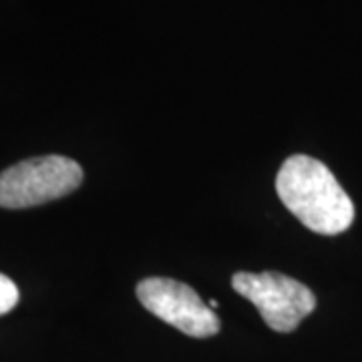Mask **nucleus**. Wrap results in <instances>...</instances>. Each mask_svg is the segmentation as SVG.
I'll list each match as a JSON object with an SVG mask.
<instances>
[{
  "label": "nucleus",
  "mask_w": 362,
  "mask_h": 362,
  "mask_svg": "<svg viewBox=\"0 0 362 362\" xmlns=\"http://www.w3.org/2000/svg\"><path fill=\"white\" fill-rule=\"evenodd\" d=\"M232 286L258 308L264 322L276 332H294L316 308V296L308 286L278 272H238Z\"/></svg>",
  "instance_id": "nucleus-3"
},
{
  "label": "nucleus",
  "mask_w": 362,
  "mask_h": 362,
  "mask_svg": "<svg viewBox=\"0 0 362 362\" xmlns=\"http://www.w3.org/2000/svg\"><path fill=\"white\" fill-rule=\"evenodd\" d=\"M83 183V169L63 156L21 161L0 173V207L23 209L65 197Z\"/></svg>",
  "instance_id": "nucleus-2"
},
{
  "label": "nucleus",
  "mask_w": 362,
  "mask_h": 362,
  "mask_svg": "<svg viewBox=\"0 0 362 362\" xmlns=\"http://www.w3.org/2000/svg\"><path fill=\"white\" fill-rule=\"evenodd\" d=\"M137 298L147 312L194 338H207L220 332V318L192 286L169 280L147 278L137 284Z\"/></svg>",
  "instance_id": "nucleus-4"
},
{
  "label": "nucleus",
  "mask_w": 362,
  "mask_h": 362,
  "mask_svg": "<svg viewBox=\"0 0 362 362\" xmlns=\"http://www.w3.org/2000/svg\"><path fill=\"white\" fill-rule=\"evenodd\" d=\"M276 192L298 220L322 235L346 232L354 204L334 173L310 156H292L276 175Z\"/></svg>",
  "instance_id": "nucleus-1"
},
{
  "label": "nucleus",
  "mask_w": 362,
  "mask_h": 362,
  "mask_svg": "<svg viewBox=\"0 0 362 362\" xmlns=\"http://www.w3.org/2000/svg\"><path fill=\"white\" fill-rule=\"evenodd\" d=\"M18 288L13 280L4 274H0V316L11 312L18 304Z\"/></svg>",
  "instance_id": "nucleus-5"
}]
</instances>
